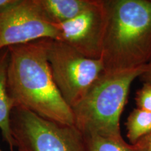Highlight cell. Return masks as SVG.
<instances>
[{"instance_id":"6da1fadb","label":"cell","mask_w":151,"mask_h":151,"mask_svg":"<svg viewBox=\"0 0 151 151\" xmlns=\"http://www.w3.org/2000/svg\"><path fill=\"white\" fill-rule=\"evenodd\" d=\"M9 50L8 90L15 106L52 121L74 125L72 109L54 82L43 39Z\"/></svg>"},{"instance_id":"7a4b0ae2","label":"cell","mask_w":151,"mask_h":151,"mask_svg":"<svg viewBox=\"0 0 151 151\" xmlns=\"http://www.w3.org/2000/svg\"><path fill=\"white\" fill-rule=\"evenodd\" d=\"M104 71L143 67L151 58V0H101Z\"/></svg>"},{"instance_id":"3957f363","label":"cell","mask_w":151,"mask_h":151,"mask_svg":"<svg viewBox=\"0 0 151 151\" xmlns=\"http://www.w3.org/2000/svg\"><path fill=\"white\" fill-rule=\"evenodd\" d=\"M144 67L130 70L104 71L84 97L72 107L74 125L83 134H96L120 139V116L130 87Z\"/></svg>"},{"instance_id":"277c9868","label":"cell","mask_w":151,"mask_h":151,"mask_svg":"<svg viewBox=\"0 0 151 151\" xmlns=\"http://www.w3.org/2000/svg\"><path fill=\"white\" fill-rule=\"evenodd\" d=\"M10 126L18 151H87L83 134L75 125L43 118L21 106H14Z\"/></svg>"},{"instance_id":"5b68a950","label":"cell","mask_w":151,"mask_h":151,"mask_svg":"<svg viewBox=\"0 0 151 151\" xmlns=\"http://www.w3.org/2000/svg\"><path fill=\"white\" fill-rule=\"evenodd\" d=\"M43 41L55 83L65 102L72 108L104 71L103 62L83 55L62 41Z\"/></svg>"},{"instance_id":"8992f818","label":"cell","mask_w":151,"mask_h":151,"mask_svg":"<svg viewBox=\"0 0 151 151\" xmlns=\"http://www.w3.org/2000/svg\"><path fill=\"white\" fill-rule=\"evenodd\" d=\"M44 39L60 41V32L37 0H16L0 9V49Z\"/></svg>"},{"instance_id":"52a82bcc","label":"cell","mask_w":151,"mask_h":151,"mask_svg":"<svg viewBox=\"0 0 151 151\" xmlns=\"http://www.w3.org/2000/svg\"><path fill=\"white\" fill-rule=\"evenodd\" d=\"M58 25L60 41L87 58L101 59L105 29L101 0H94L89 8L78 16Z\"/></svg>"},{"instance_id":"ba28073f","label":"cell","mask_w":151,"mask_h":151,"mask_svg":"<svg viewBox=\"0 0 151 151\" xmlns=\"http://www.w3.org/2000/svg\"><path fill=\"white\" fill-rule=\"evenodd\" d=\"M9 55V48L0 49V130L4 140L13 151L14 142L11 134L10 118L15 105L8 90Z\"/></svg>"},{"instance_id":"9c48e42d","label":"cell","mask_w":151,"mask_h":151,"mask_svg":"<svg viewBox=\"0 0 151 151\" xmlns=\"http://www.w3.org/2000/svg\"><path fill=\"white\" fill-rule=\"evenodd\" d=\"M43 14L52 23L69 21L89 8L94 0H37Z\"/></svg>"},{"instance_id":"30bf717a","label":"cell","mask_w":151,"mask_h":151,"mask_svg":"<svg viewBox=\"0 0 151 151\" xmlns=\"http://www.w3.org/2000/svg\"><path fill=\"white\" fill-rule=\"evenodd\" d=\"M83 134L87 151H150L151 134L134 144L126 142L123 138L114 139L90 133Z\"/></svg>"},{"instance_id":"8fae6325","label":"cell","mask_w":151,"mask_h":151,"mask_svg":"<svg viewBox=\"0 0 151 151\" xmlns=\"http://www.w3.org/2000/svg\"><path fill=\"white\" fill-rule=\"evenodd\" d=\"M127 137L130 143L134 144L151 134V112L135 109L130 113L125 123Z\"/></svg>"},{"instance_id":"7c38bea8","label":"cell","mask_w":151,"mask_h":151,"mask_svg":"<svg viewBox=\"0 0 151 151\" xmlns=\"http://www.w3.org/2000/svg\"><path fill=\"white\" fill-rule=\"evenodd\" d=\"M137 108L151 112V84L143 83L135 97Z\"/></svg>"},{"instance_id":"4fadbf2b","label":"cell","mask_w":151,"mask_h":151,"mask_svg":"<svg viewBox=\"0 0 151 151\" xmlns=\"http://www.w3.org/2000/svg\"><path fill=\"white\" fill-rule=\"evenodd\" d=\"M139 78H141L143 83L151 84V58L145 65L143 72Z\"/></svg>"},{"instance_id":"5bb4252c","label":"cell","mask_w":151,"mask_h":151,"mask_svg":"<svg viewBox=\"0 0 151 151\" xmlns=\"http://www.w3.org/2000/svg\"><path fill=\"white\" fill-rule=\"evenodd\" d=\"M16 0H0V9H2L4 7L12 4L15 2Z\"/></svg>"},{"instance_id":"9a60e30c","label":"cell","mask_w":151,"mask_h":151,"mask_svg":"<svg viewBox=\"0 0 151 151\" xmlns=\"http://www.w3.org/2000/svg\"><path fill=\"white\" fill-rule=\"evenodd\" d=\"M150 151H151V134H150Z\"/></svg>"},{"instance_id":"2e32d148","label":"cell","mask_w":151,"mask_h":151,"mask_svg":"<svg viewBox=\"0 0 151 151\" xmlns=\"http://www.w3.org/2000/svg\"><path fill=\"white\" fill-rule=\"evenodd\" d=\"M0 151H3V150H1V149H0Z\"/></svg>"}]
</instances>
